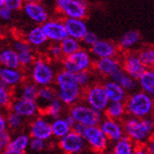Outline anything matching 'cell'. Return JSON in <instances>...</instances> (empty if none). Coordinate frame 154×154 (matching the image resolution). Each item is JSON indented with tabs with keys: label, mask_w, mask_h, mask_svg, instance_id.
Masks as SVG:
<instances>
[{
	"label": "cell",
	"mask_w": 154,
	"mask_h": 154,
	"mask_svg": "<svg viewBox=\"0 0 154 154\" xmlns=\"http://www.w3.org/2000/svg\"><path fill=\"white\" fill-rule=\"evenodd\" d=\"M55 82L57 86V97L63 104L71 106L82 99L83 88L77 83L75 73L63 69L57 73Z\"/></svg>",
	"instance_id": "cell-1"
},
{
	"label": "cell",
	"mask_w": 154,
	"mask_h": 154,
	"mask_svg": "<svg viewBox=\"0 0 154 154\" xmlns=\"http://www.w3.org/2000/svg\"><path fill=\"white\" fill-rule=\"evenodd\" d=\"M122 125L126 134L134 144H144L154 134V118H134L126 116L122 119Z\"/></svg>",
	"instance_id": "cell-2"
},
{
	"label": "cell",
	"mask_w": 154,
	"mask_h": 154,
	"mask_svg": "<svg viewBox=\"0 0 154 154\" xmlns=\"http://www.w3.org/2000/svg\"><path fill=\"white\" fill-rule=\"evenodd\" d=\"M124 104L127 116L134 118L150 117L154 109L152 96L141 89L130 93L124 101Z\"/></svg>",
	"instance_id": "cell-3"
},
{
	"label": "cell",
	"mask_w": 154,
	"mask_h": 154,
	"mask_svg": "<svg viewBox=\"0 0 154 154\" xmlns=\"http://www.w3.org/2000/svg\"><path fill=\"white\" fill-rule=\"evenodd\" d=\"M76 122H79L85 126L99 125L103 119V113L94 109L87 103H76L70 107L69 111Z\"/></svg>",
	"instance_id": "cell-4"
},
{
	"label": "cell",
	"mask_w": 154,
	"mask_h": 154,
	"mask_svg": "<svg viewBox=\"0 0 154 154\" xmlns=\"http://www.w3.org/2000/svg\"><path fill=\"white\" fill-rule=\"evenodd\" d=\"M82 99H84L87 104L101 112H103L109 103V100L106 95L103 85L99 83H93L84 88Z\"/></svg>",
	"instance_id": "cell-5"
},
{
	"label": "cell",
	"mask_w": 154,
	"mask_h": 154,
	"mask_svg": "<svg viewBox=\"0 0 154 154\" xmlns=\"http://www.w3.org/2000/svg\"><path fill=\"white\" fill-rule=\"evenodd\" d=\"M62 65L65 70L76 73L84 71H90L93 66V60L89 52L81 48L72 55L63 57Z\"/></svg>",
	"instance_id": "cell-6"
},
{
	"label": "cell",
	"mask_w": 154,
	"mask_h": 154,
	"mask_svg": "<svg viewBox=\"0 0 154 154\" xmlns=\"http://www.w3.org/2000/svg\"><path fill=\"white\" fill-rule=\"evenodd\" d=\"M56 7L64 17L85 19L88 15V4L84 0H57Z\"/></svg>",
	"instance_id": "cell-7"
},
{
	"label": "cell",
	"mask_w": 154,
	"mask_h": 154,
	"mask_svg": "<svg viewBox=\"0 0 154 154\" xmlns=\"http://www.w3.org/2000/svg\"><path fill=\"white\" fill-rule=\"evenodd\" d=\"M83 137L92 151L103 153L108 149L110 142L99 125L87 126L83 133Z\"/></svg>",
	"instance_id": "cell-8"
},
{
	"label": "cell",
	"mask_w": 154,
	"mask_h": 154,
	"mask_svg": "<svg viewBox=\"0 0 154 154\" xmlns=\"http://www.w3.org/2000/svg\"><path fill=\"white\" fill-rule=\"evenodd\" d=\"M55 72L47 61L42 58L35 59L32 64L31 78L36 85L38 87L51 86V84L55 81Z\"/></svg>",
	"instance_id": "cell-9"
},
{
	"label": "cell",
	"mask_w": 154,
	"mask_h": 154,
	"mask_svg": "<svg viewBox=\"0 0 154 154\" xmlns=\"http://www.w3.org/2000/svg\"><path fill=\"white\" fill-rule=\"evenodd\" d=\"M87 143L84 137L72 130L70 133L61 137L58 141V148L64 153L77 154L86 149Z\"/></svg>",
	"instance_id": "cell-10"
},
{
	"label": "cell",
	"mask_w": 154,
	"mask_h": 154,
	"mask_svg": "<svg viewBox=\"0 0 154 154\" xmlns=\"http://www.w3.org/2000/svg\"><path fill=\"white\" fill-rule=\"evenodd\" d=\"M120 65L123 71L135 80L139 79V77L143 74V72L147 70V68L144 66L137 54L131 52H127L122 57L120 60Z\"/></svg>",
	"instance_id": "cell-11"
},
{
	"label": "cell",
	"mask_w": 154,
	"mask_h": 154,
	"mask_svg": "<svg viewBox=\"0 0 154 154\" xmlns=\"http://www.w3.org/2000/svg\"><path fill=\"white\" fill-rule=\"evenodd\" d=\"M42 28L43 32L47 38V40L55 42H60L66 38L68 36L66 27L64 26L63 20H47L45 23L42 25Z\"/></svg>",
	"instance_id": "cell-12"
},
{
	"label": "cell",
	"mask_w": 154,
	"mask_h": 154,
	"mask_svg": "<svg viewBox=\"0 0 154 154\" xmlns=\"http://www.w3.org/2000/svg\"><path fill=\"white\" fill-rule=\"evenodd\" d=\"M99 126L111 143H115L116 141L119 140L124 135V129H123L122 121L120 120H115L103 117Z\"/></svg>",
	"instance_id": "cell-13"
},
{
	"label": "cell",
	"mask_w": 154,
	"mask_h": 154,
	"mask_svg": "<svg viewBox=\"0 0 154 154\" xmlns=\"http://www.w3.org/2000/svg\"><path fill=\"white\" fill-rule=\"evenodd\" d=\"M119 48L117 44L110 41L98 40L90 47V54L97 58L103 57H117Z\"/></svg>",
	"instance_id": "cell-14"
},
{
	"label": "cell",
	"mask_w": 154,
	"mask_h": 154,
	"mask_svg": "<svg viewBox=\"0 0 154 154\" xmlns=\"http://www.w3.org/2000/svg\"><path fill=\"white\" fill-rule=\"evenodd\" d=\"M120 67V60L117 57H103L93 61L92 69L98 74L109 78L110 75Z\"/></svg>",
	"instance_id": "cell-15"
},
{
	"label": "cell",
	"mask_w": 154,
	"mask_h": 154,
	"mask_svg": "<svg viewBox=\"0 0 154 154\" xmlns=\"http://www.w3.org/2000/svg\"><path fill=\"white\" fill-rule=\"evenodd\" d=\"M10 110L20 115L23 118H30L38 112V105L35 101H29L24 99L12 100L10 106Z\"/></svg>",
	"instance_id": "cell-16"
},
{
	"label": "cell",
	"mask_w": 154,
	"mask_h": 154,
	"mask_svg": "<svg viewBox=\"0 0 154 154\" xmlns=\"http://www.w3.org/2000/svg\"><path fill=\"white\" fill-rule=\"evenodd\" d=\"M64 26L66 27L68 36L76 38L78 41H82L84 36L87 34L88 31L86 22L84 19H78V18H68L65 17L63 19Z\"/></svg>",
	"instance_id": "cell-17"
},
{
	"label": "cell",
	"mask_w": 154,
	"mask_h": 154,
	"mask_svg": "<svg viewBox=\"0 0 154 154\" xmlns=\"http://www.w3.org/2000/svg\"><path fill=\"white\" fill-rule=\"evenodd\" d=\"M25 13L37 24L42 25L49 19V14L40 2H27L23 5Z\"/></svg>",
	"instance_id": "cell-18"
},
{
	"label": "cell",
	"mask_w": 154,
	"mask_h": 154,
	"mask_svg": "<svg viewBox=\"0 0 154 154\" xmlns=\"http://www.w3.org/2000/svg\"><path fill=\"white\" fill-rule=\"evenodd\" d=\"M30 136L44 141L50 139L53 136L51 123L43 118H37L30 124Z\"/></svg>",
	"instance_id": "cell-19"
},
{
	"label": "cell",
	"mask_w": 154,
	"mask_h": 154,
	"mask_svg": "<svg viewBox=\"0 0 154 154\" xmlns=\"http://www.w3.org/2000/svg\"><path fill=\"white\" fill-rule=\"evenodd\" d=\"M109 79L119 84L127 91V93H132V92L135 91L138 88L137 80H135L133 77H131L129 74H127L123 71V69L121 67L119 68L117 71L110 75Z\"/></svg>",
	"instance_id": "cell-20"
},
{
	"label": "cell",
	"mask_w": 154,
	"mask_h": 154,
	"mask_svg": "<svg viewBox=\"0 0 154 154\" xmlns=\"http://www.w3.org/2000/svg\"><path fill=\"white\" fill-rule=\"evenodd\" d=\"M103 85L109 102H124L126 100L128 93L119 84L109 79Z\"/></svg>",
	"instance_id": "cell-21"
},
{
	"label": "cell",
	"mask_w": 154,
	"mask_h": 154,
	"mask_svg": "<svg viewBox=\"0 0 154 154\" xmlns=\"http://www.w3.org/2000/svg\"><path fill=\"white\" fill-rule=\"evenodd\" d=\"M0 78L11 88H14L24 82L25 76L19 69L0 67Z\"/></svg>",
	"instance_id": "cell-22"
},
{
	"label": "cell",
	"mask_w": 154,
	"mask_h": 154,
	"mask_svg": "<svg viewBox=\"0 0 154 154\" xmlns=\"http://www.w3.org/2000/svg\"><path fill=\"white\" fill-rule=\"evenodd\" d=\"M103 113L105 118L120 121L127 116L124 102H109Z\"/></svg>",
	"instance_id": "cell-23"
},
{
	"label": "cell",
	"mask_w": 154,
	"mask_h": 154,
	"mask_svg": "<svg viewBox=\"0 0 154 154\" xmlns=\"http://www.w3.org/2000/svg\"><path fill=\"white\" fill-rule=\"evenodd\" d=\"M29 137L26 134H21L15 139L11 140L4 153L6 154H23L29 146Z\"/></svg>",
	"instance_id": "cell-24"
},
{
	"label": "cell",
	"mask_w": 154,
	"mask_h": 154,
	"mask_svg": "<svg viewBox=\"0 0 154 154\" xmlns=\"http://www.w3.org/2000/svg\"><path fill=\"white\" fill-rule=\"evenodd\" d=\"M0 65L11 68V69H19L20 63L18 58V53L14 49L5 48L0 51Z\"/></svg>",
	"instance_id": "cell-25"
},
{
	"label": "cell",
	"mask_w": 154,
	"mask_h": 154,
	"mask_svg": "<svg viewBox=\"0 0 154 154\" xmlns=\"http://www.w3.org/2000/svg\"><path fill=\"white\" fill-rule=\"evenodd\" d=\"M56 97H57V90L54 89L52 87L45 86V87L38 88V96L35 101L38 105V111L47 106V104Z\"/></svg>",
	"instance_id": "cell-26"
},
{
	"label": "cell",
	"mask_w": 154,
	"mask_h": 154,
	"mask_svg": "<svg viewBox=\"0 0 154 154\" xmlns=\"http://www.w3.org/2000/svg\"><path fill=\"white\" fill-rule=\"evenodd\" d=\"M141 40V34L137 30H130V31L124 33L119 42V48L120 50H130L132 49L134 45H136Z\"/></svg>",
	"instance_id": "cell-27"
},
{
	"label": "cell",
	"mask_w": 154,
	"mask_h": 154,
	"mask_svg": "<svg viewBox=\"0 0 154 154\" xmlns=\"http://www.w3.org/2000/svg\"><path fill=\"white\" fill-rule=\"evenodd\" d=\"M26 40L33 47H40L48 41L42 28V26H38L30 29L26 34Z\"/></svg>",
	"instance_id": "cell-28"
},
{
	"label": "cell",
	"mask_w": 154,
	"mask_h": 154,
	"mask_svg": "<svg viewBox=\"0 0 154 154\" xmlns=\"http://www.w3.org/2000/svg\"><path fill=\"white\" fill-rule=\"evenodd\" d=\"M135 144L124 134L119 140L116 141L113 146V153L114 154H132L134 153Z\"/></svg>",
	"instance_id": "cell-29"
},
{
	"label": "cell",
	"mask_w": 154,
	"mask_h": 154,
	"mask_svg": "<svg viewBox=\"0 0 154 154\" xmlns=\"http://www.w3.org/2000/svg\"><path fill=\"white\" fill-rule=\"evenodd\" d=\"M138 88L141 90L152 95L154 92V70L147 69L137 80Z\"/></svg>",
	"instance_id": "cell-30"
},
{
	"label": "cell",
	"mask_w": 154,
	"mask_h": 154,
	"mask_svg": "<svg viewBox=\"0 0 154 154\" xmlns=\"http://www.w3.org/2000/svg\"><path fill=\"white\" fill-rule=\"evenodd\" d=\"M51 127L53 136H55L57 139H60L61 137H63L72 131L71 126L68 124L65 119L60 118L54 119V121L51 123Z\"/></svg>",
	"instance_id": "cell-31"
},
{
	"label": "cell",
	"mask_w": 154,
	"mask_h": 154,
	"mask_svg": "<svg viewBox=\"0 0 154 154\" xmlns=\"http://www.w3.org/2000/svg\"><path fill=\"white\" fill-rule=\"evenodd\" d=\"M62 107H63V103L61 102L57 97H56L47 104V106L44 107L43 109L40 110L38 112H40L42 115L50 116L51 118L55 119L60 118Z\"/></svg>",
	"instance_id": "cell-32"
},
{
	"label": "cell",
	"mask_w": 154,
	"mask_h": 154,
	"mask_svg": "<svg viewBox=\"0 0 154 154\" xmlns=\"http://www.w3.org/2000/svg\"><path fill=\"white\" fill-rule=\"evenodd\" d=\"M59 44H60L61 50H62L64 57L72 55L73 53L77 52L82 48L80 41L73 38H71V37H67L63 41H61Z\"/></svg>",
	"instance_id": "cell-33"
},
{
	"label": "cell",
	"mask_w": 154,
	"mask_h": 154,
	"mask_svg": "<svg viewBox=\"0 0 154 154\" xmlns=\"http://www.w3.org/2000/svg\"><path fill=\"white\" fill-rule=\"evenodd\" d=\"M22 87L20 90V99L29 100V101H36L38 96V86L33 81L28 83H22Z\"/></svg>",
	"instance_id": "cell-34"
},
{
	"label": "cell",
	"mask_w": 154,
	"mask_h": 154,
	"mask_svg": "<svg viewBox=\"0 0 154 154\" xmlns=\"http://www.w3.org/2000/svg\"><path fill=\"white\" fill-rule=\"evenodd\" d=\"M137 55L146 68L154 70V46H146Z\"/></svg>",
	"instance_id": "cell-35"
},
{
	"label": "cell",
	"mask_w": 154,
	"mask_h": 154,
	"mask_svg": "<svg viewBox=\"0 0 154 154\" xmlns=\"http://www.w3.org/2000/svg\"><path fill=\"white\" fill-rule=\"evenodd\" d=\"M23 121H24V118L21 117L20 115L12 112V111H10V113L7 116L8 127L11 130H15V129L20 128L23 124Z\"/></svg>",
	"instance_id": "cell-36"
},
{
	"label": "cell",
	"mask_w": 154,
	"mask_h": 154,
	"mask_svg": "<svg viewBox=\"0 0 154 154\" xmlns=\"http://www.w3.org/2000/svg\"><path fill=\"white\" fill-rule=\"evenodd\" d=\"M76 81L78 83L79 86L84 89L89 85L92 84V75L89 71H84V72H79L75 73Z\"/></svg>",
	"instance_id": "cell-37"
},
{
	"label": "cell",
	"mask_w": 154,
	"mask_h": 154,
	"mask_svg": "<svg viewBox=\"0 0 154 154\" xmlns=\"http://www.w3.org/2000/svg\"><path fill=\"white\" fill-rule=\"evenodd\" d=\"M18 58H19V63L21 67H28L34 63L36 59L34 54L32 51H27V52H22L18 53Z\"/></svg>",
	"instance_id": "cell-38"
},
{
	"label": "cell",
	"mask_w": 154,
	"mask_h": 154,
	"mask_svg": "<svg viewBox=\"0 0 154 154\" xmlns=\"http://www.w3.org/2000/svg\"><path fill=\"white\" fill-rule=\"evenodd\" d=\"M12 102V92L5 89H0V107L1 108H9Z\"/></svg>",
	"instance_id": "cell-39"
},
{
	"label": "cell",
	"mask_w": 154,
	"mask_h": 154,
	"mask_svg": "<svg viewBox=\"0 0 154 154\" xmlns=\"http://www.w3.org/2000/svg\"><path fill=\"white\" fill-rule=\"evenodd\" d=\"M48 55L51 58L56 59V60H62L63 59V53L62 50H61L60 44H58V42H57V44L52 45L51 47L48 50Z\"/></svg>",
	"instance_id": "cell-40"
},
{
	"label": "cell",
	"mask_w": 154,
	"mask_h": 154,
	"mask_svg": "<svg viewBox=\"0 0 154 154\" xmlns=\"http://www.w3.org/2000/svg\"><path fill=\"white\" fill-rule=\"evenodd\" d=\"M13 49L17 53H22V52H27V51H32V46L30 45L26 40H17L15 41L13 43Z\"/></svg>",
	"instance_id": "cell-41"
},
{
	"label": "cell",
	"mask_w": 154,
	"mask_h": 154,
	"mask_svg": "<svg viewBox=\"0 0 154 154\" xmlns=\"http://www.w3.org/2000/svg\"><path fill=\"white\" fill-rule=\"evenodd\" d=\"M28 147L30 148V149H31L32 151H34V152H40V151L44 149L45 142H44V140L40 139V138L32 137V139L29 141Z\"/></svg>",
	"instance_id": "cell-42"
},
{
	"label": "cell",
	"mask_w": 154,
	"mask_h": 154,
	"mask_svg": "<svg viewBox=\"0 0 154 154\" xmlns=\"http://www.w3.org/2000/svg\"><path fill=\"white\" fill-rule=\"evenodd\" d=\"M11 134L7 132V131H3V132H0V152L5 151V149H7L8 145L11 142Z\"/></svg>",
	"instance_id": "cell-43"
},
{
	"label": "cell",
	"mask_w": 154,
	"mask_h": 154,
	"mask_svg": "<svg viewBox=\"0 0 154 154\" xmlns=\"http://www.w3.org/2000/svg\"><path fill=\"white\" fill-rule=\"evenodd\" d=\"M4 1H5L4 6L12 11H20L21 9H23V5H24V1L23 0H4Z\"/></svg>",
	"instance_id": "cell-44"
},
{
	"label": "cell",
	"mask_w": 154,
	"mask_h": 154,
	"mask_svg": "<svg viewBox=\"0 0 154 154\" xmlns=\"http://www.w3.org/2000/svg\"><path fill=\"white\" fill-rule=\"evenodd\" d=\"M99 40L98 36L94 33V32H91V31H88L87 34L84 36V38H82V42L88 46V47H91L92 45H93L97 41Z\"/></svg>",
	"instance_id": "cell-45"
},
{
	"label": "cell",
	"mask_w": 154,
	"mask_h": 154,
	"mask_svg": "<svg viewBox=\"0 0 154 154\" xmlns=\"http://www.w3.org/2000/svg\"><path fill=\"white\" fill-rule=\"evenodd\" d=\"M12 17V11L8 9L7 7H2L0 9V18L5 21H10Z\"/></svg>",
	"instance_id": "cell-46"
},
{
	"label": "cell",
	"mask_w": 154,
	"mask_h": 154,
	"mask_svg": "<svg viewBox=\"0 0 154 154\" xmlns=\"http://www.w3.org/2000/svg\"><path fill=\"white\" fill-rule=\"evenodd\" d=\"M146 147H147L148 153L154 154V134L151 135L149 139L146 142Z\"/></svg>",
	"instance_id": "cell-47"
},
{
	"label": "cell",
	"mask_w": 154,
	"mask_h": 154,
	"mask_svg": "<svg viewBox=\"0 0 154 154\" xmlns=\"http://www.w3.org/2000/svg\"><path fill=\"white\" fill-rule=\"evenodd\" d=\"M86 127H87V126H85V125L81 124V123L76 122L75 124L73 125V127L72 128V130L73 131V132H75V133H77V134H81V135L83 136V133H84L85 129H86Z\"/></svg>",
	"instance_id": "cell-48"
},
{
	"label": "cell",
	"mask_w": 154,
	"mask_h": 154,
	"mask_svg": "<svg viewBox=\"0 0 154 154\" xmlns=\"http://www.w3.org/2000/svg\"><path fill=\"white\" fill-rule=\"evenodd\" d=\"M8 127L7 124V118L5 116L0 112V132H3V131H6Z\"/></svg>",
	"instance_id": "cell-49"
},
{
	"label": "cell",
	"mask_w": 154,
	"mask_h": 154,
	"mask_svg": "<svg viewBox=\"0 0 154 154\" xmlns=\"http://www.w3.org/2000/svg\"><path fill=\"white\" fill-rule=\"evenodd\" d=\"M0 89H5V90L10 91V92H12L13 91V88H11L9 85H7L1 78H0Z\"/></svg>",
	"instance_id": "cell-50"
},
{
	"label": "cell",
	"mask_w": 154,
	"mask_h": 154,
	"mask_svg": "<svg viewBox=\"0 0 154 154\" xmlns=\"http://www.w3.org/2000/svg\"><path fill=\"white\" fill-rule=\"evenodd\" d=\"M65 120L67 121V123L69 125L71 126V128H72L73 127V125L76 123V121H75V119L72 117V116L69 114L68 116H66V118H65Z\"/></svg>",
	"instance_id": "cell-51"
},
{
	"label": "cell",
	"mask_w": 154,
	"mask_h": 154,
	"mask_svg": "<svg viewBox=\"0 0 154 154\" xmlns=\"http://www.w3.org/2000/svg\"><path fill=\"white\" fill-rule=\"evenodd\" d=\"M24 3H27V2H40V0H23Z\"/></svg>",
	"instance_id": "cell-52"
},
{
	"label": "cell",
	"mask_w": 154,
	"mask_h": 154,
	"mask_svg": "<svg viewBox=\"0 0 154 154\" xmlns=\"http://www.w3.org/2000/svg\"><path fill=\"white\" fill-rule=\"evenodd\" d=\"M4 5H5V1H4V0H0V9H1L2 7H4Z\"/></svg>",
	"instance_id": "cell-53"
},
{
	"label": "cell",
	"mask_w": 154,
	"mask_h": 154,
	"mask_svg": "<svg viewBox=\"0 0 154 154\" xmlns=\"http://www.w3.org/2000/svg\"><path fill=\"white\" fill-rule=\"evenodd\" d=\"M2 34H3V30H2V27L0 26V38H2Z\"/></svg>",
	"instance_id": "cell-54"
},
{
	"label": "cell",
	"mask_w": 154,
	"mask_h": 154,
	"mask_svg": "<svg viewBox=\"0 0 154 154\" xmlns=\"http://www.w3.org/2000/svg\"><path fill=\"white\" fill-rule=\"evenodd\" d=\"M151 96H152V98H153V100H154V92L152 93V95H151Z\"/></svg>",
	"instance_id": "cell-55"
},
{
	"label": "cell",
	"mask_w": 154,
	"mask_h": 154,
	"mask_svg": "<svg viewBox=\"0 0 154 154\" xmlns=\"http://www.w3.org/2000/svg\"><path fill=\"white\" fill-rule=\"evenodd\" d=\"M152 117L154 118V109H153V113H152Z\"/></svg>",
	"instance_id": "cell-56"
}]
</instances>
